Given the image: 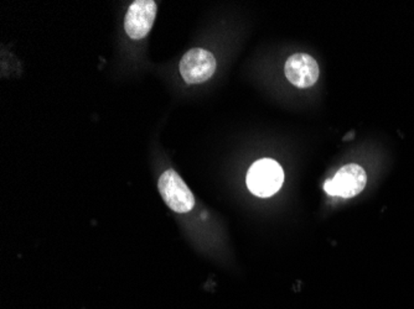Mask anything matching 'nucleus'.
I'll return each instance as SVG.
<instances>
[{
	"label": "nucleus",
	"instance_id": "nucleus-1",
	"mask_svg": "<svg viewBox=\"0 0 414 309\" xmlns=\"http://www.w3.org/2000/svg\"><path fill=\"white\" fill-rule=\"evenodd\" d=\"M284 172L281 165L271 159L254 162L247 173L248 189L262 198L276 195L282 187Z\"/></svg>",
	"mask_w": 414,
	"mask_h": 309
},
{
	"label": "nucleus",
	"instance_id": "nucleus-2",
	"mask_svg": "<svg viewBox=\"0 0 414 309\" xmlns=\"http://www.w3.org/2000/svg\"><path fill=\"white\" fill-rule=\"evenodd\" d=\"M158 188L167 206L174 212H190L195 206L192 192L174 170H167L161 175Z\"/></svg>",
	"mask_w": 414,
	"mask_h": 309
},
{
	"label": "nucleus",
	"instance_id": "nucleus-3",
	"mask_svg": "<svg viewBox=\"0 0 414 309\" xmlns=\"http://www.w3.org/2000/svg\"><path fill=\"white\" fill-rule=\"evenodd\" d=\"M216 60L211 52L192 48L180 61V73L186 83L197 85L210 80L216 71Z\"/></svg>",
	"mask_w": 414,
	"mask_h": 309
},
{
	"label": "nucleus",
	"instance_id": "nucleus-4",
	"mask_svg": "<svg viewBox=\"0 0 414 309\" xmlns=\"http://www.w3.org/2000/svg\"><path fill=\"white\" fill-rule=\"evenodd\" d=\"M366 184L367 176L363 167L356 164H350L340 168L333 179L325 182L324 188L328 195L352 198L363 192Z\"/></svg>",
	"mask_w": 414,
	"mask_h": 309
},
{
	"label": "nucleus",
	"instance_id": "nucleus-5",
	"mask_svg": "<svg viewBox=\"0 0 414 309\" xmlns=\"http://www.w3.org/2000/svg\"><path fill=\"white\" fill-rule=\"evenodd\" d=\"M156 10L158 6L153 0L134 1L129 6L124 20V29L128 36L134 40H140L149 34L156 20Z\"/></svg>",
	"mask_w": 414,
	"mask_h": 309
},
{
	"label": "nucleus",
	"instance_id": "nucleus-6",
	"mask_svg": "<svg viewBox=\"0 0 414 309\" xmlns=\"http://www.w3.org/2000/svg\"><path fill=\"white\" fill-rule=\"evenodd\" d=\"M285 77L298 88H309L319 80V64L308 53H294L285 62Z\"/></svg>",
	"mask_w": 414,
	"mask_h": 309
}]
</instances>
